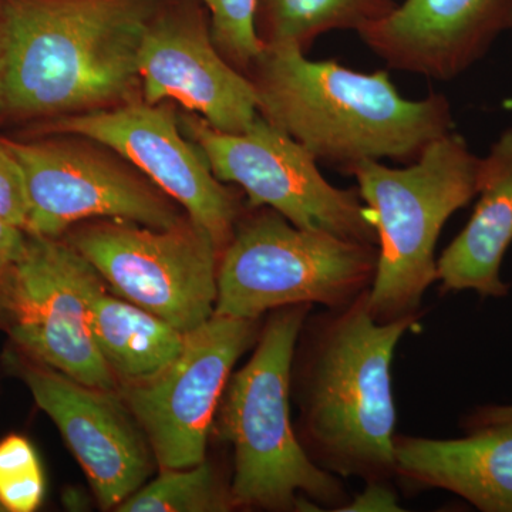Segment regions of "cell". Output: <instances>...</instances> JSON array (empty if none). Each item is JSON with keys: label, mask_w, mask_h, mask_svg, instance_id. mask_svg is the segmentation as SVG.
I'll list each match as a JSON object with an SVG mask.
<instances>
[{"label": "cell", "mask_w": 512, "mask_h": 512, "mask_svg": "<svg viewBox=\"0 0 512 512\" xmlns=\"http://www.w3.org/2000/svg\"><path fill=\"white\" fill-rule=\"evenodd\" d=\"M396 476L440 488L485 512H512V426L485 427L454 440L394 437Z\"/></svg>", "instance_id": "16"}, {"label": "cell", "mask_w": 512, "mask_h": 512, "mask_svg": "<svg viewBox=\"0 0 512 512\" xmlns=\"http://www.w3.org/2000/svg\"><path fill=\"white\" fill-rule=\"evenodd\" d=\"M312 305L275 309L251 359L229 377L215 414L218 436L234 447V507L340 511L342 481L305 453L291 420L293 352Z\"/></svg>", "instance_id": "4"}, {"label": "cell", "mask_w": 512, "mask_h": 512, "mask_svg": "<svg viewBox=\"0 0 512 512\" xmlns=\"http://www.w3.org/2000/svg\"><path fill=\"white\" fill-rule=\"evenodd\" d=\"M494 426H512V404L510 406L478 407L466 421L468 431Z\"/></svg>", "instance_id": "26"}, {"label": "cell", "mask_w": 512, "mask_h": 512, "mask_svg": "<svg viewBox=\"0 0 512 512\" xmlns=\"http://www.w3.org/2000/svg\"><path fill=\"white\" fill-rule=\"evenodd\" d=\"M480 168L481 158L450 131L409 167L366 160L345 171L355 177L377 231L379 259L367 299L377 322L420 313L424 293L437 281L441 229L477 197Z\"/></svg>", "instance_id": "5"}, {"label": "cell", "mask_w": 512, "mask_h": 512, "mask_svg": "<svg viewBox=\"0 0 512 512\" xmlns=\"http://www.w3.org/2000/svg\"><path fill=\"white\" fill-rule=\"evenodd\" d=\"M46 483L42 463L26 437L0 441V505L5 512H33L42 504Z\"/></svg>", "instance_id": "21"}, {"label": "cell", "mask_w": 512, "mask_h": 512, "mask_svg": "<svg viewBox=\"0 0 512 512\" xmlns=\"http://www.w3.org/2000/svg\"><path fill=\"white\" fill-rule=\"evenodd\" d=\"M210 15L211 35L221 55L239 72L249 67L262 52L256 33V0H201Z\"/></svg>", "instance_id": "22"}, {"label": "cell", "mask_w": 512, "mask_h": 512, "mask_svg": "<svg viewBox=\"0 0 512 512\" xmlns=\"http://www.w3.org/2000/svg\"><path fill=\"white\" fill-rule=\"evenodd\" d=\"M512 29V0H403L357 32L400 72L456 79Z\"/></svg>", "instance_id": "15"}, {"label": "cell", "mask_w": 512, "mask_h": 512, "mask_svg": "<svg viewBox=\"0 0 512 512\" xmlns=\"http://www.w3.org/2000/svg\"><path fill=\"white\" fill-rule=\"evenodd\" d=\"M477 195L470 221L437 261V281L444 292L501 298L510 289L500 269L512 242V128L481 158Z\"/></svg>", "instance_id": "17"}, {"label": "cell", "mask_w": 512, "mask_h": 512, "mask_svg": "<svg viewBox=\"0 0 512 512\" xmlns=\"http://www.w3.org/2000/svg\"><path fill=\"white\" fill-rule=\"evenodd\" d=\"M141 97L171 101L210 126L241 133L258 116L247 74L221 55L201 0H167L148 23L138 53Z\"/></svg>", "instance_id": "13"}, {"label": "cell", "mask_w": 512, "mask_h": 512, "mask_svg": "<svg viewBox=\"0 0 512 512\" xmlns=\"http://www.w3.org/2000/svg\"><path fill=\"white\" fill-rule=\"evenodd\" d=\"M103 282L66 239L28 234L25 251L0 281V308L10 338L35 362L116 392L92 332V302Z\"/></svg>", "instance_id": "10"}, {"label": "cell", "mask_w": 512, "mask_h": 512, "mask_svg": "<svg viewBox=\"0 0 512 512\" xmlns=\"http://www.w3.org/2000/svg\"><path fill=\"white\" fill-rule=\"evenodd\" d=\"M369 291L340 308L309 313L291 369L295 431L309 458L336 477L387 483L396 476L392 363L420 313L380 323Z\"/></svg>", "instance_id": "2"}, {"label": "cell", "mask_w": 512, "mask_h": 512, "mask_svg": "<svg viewBox=\"0 0 512 512\" xmlns=\"http://www.w3.org/2000/svg\"><path fill=\"white\" fill-rule=\"evenodd\" d=\"M22 377L62 433L101 507L116 510L147 483L156 457L123 397L39 362L23 366Z\"/></svg>", "instance_id": "14"}, {"label": "cell", "mask_w": 512, "mask_h": 512, "mask_svg": "<svg viewBox=\"0 0 512 512\" xmlns=\"http://www.w3.org/2000/svg\"><path fill=\"white\" fill-rule=\"evenodd\" d=\"M180 126L215 177L247 195L248 207L271 208L299 228L377 245L372 214L359 191L330 184L311 151L261 114L241 133L217 130L185 110Z\"/></svg>", "instance_id": "8"}, {"label": "cell", "mask_w": 512, "mask_h": 512, "mask_svg": "<svg viewBox=\"0 0 512 512\" xmlns=\"http://www.w3.org/2000/svg\"><path fill=\"white\" fill-rule=\"evenodd\" d=\"M340 511H403L397 495L387 483H367L365 491L356 495Z\"/></svg>", "instance_id": "24"}, {"label": "cell", "mask_w": 512, "mask_h": 512, "mask_svg": "<svg viewBox=\"0 0 512 512\" xmlns=\"http://www.w3.org/2000/svg\"><path fill=\"white\" fill-rule=\"evenodd\" d=\"M79 134L113 148L173 198L187 217L211 235L220 254L234 237L244 207L237 192L221 183L180 126L171 101L138 97L111 109L29 126V136Z\"/></svg>", "instance_id": "11"}, {"label": "cell", "mask_w": 512, "mask_h": 512, "mask_svg": "<svg viewBox=\"0 0 512 512\" xmlns=\"http://www.w3.org/2000/svg\"><path fill=\"white\" fill-rule=\"evenodd\" d=\"M0 512H5V510L2 508V505H0Z\"/></svg>", "instance_id": "27"}, {"label": "cell", "mask_w": 512, "mask_h": 512, "mask_svg": "<svg viewBox=\"0 0 512 512\" xmlns=\"http://www.w3.org/2000/svg\"><path fill=\"white\" fill-rule=\"evenodd\" d=\"M234 507L229 484L222 483L207 461L194 467L161 470L156 480L138 488L114 511L225 512Z\"/></svg>", "instance_id": "20"}, {"label": "cell", "mask_w": 512, "mask_h": 512, "mask_svg": "<svg viewBox=\"0 0 512 512\" xmlns=\"http://www.w3.org/2000/svg\"><path fill=\"white\" fill-rule=\"evenodd\" d=\"M397 0H256L255 26L264 47L308 53L333 30H356L382 19Z\"/></svg>", "instance_id": "19"}, {"label": "cell", "mask_w": 512, "mask_h": 512, "mask_svg": "<svg viewBox=\"0 0 512 512\" xmlns=\"http://www.w3.org/2000/svg\"><path fill=\"white\" fill-rule=\"evenodd\" d=\"M167 0H0V121L111 109L141 97L138 53Z\"/></svg>", "instance_id": "1"}, {"label": "cell", "mask_w": 512, "mask_h": 512, "mask_svg": "<svg viewBox=\"0 0 512 512\" xmlns=\"http://www.w3.org/2000/svg\"><path fill=\"white\" fill-rule=\"evenodd\" d=\"M92 332L100 355L126 386L163 373L184 349L187 333L136 303L100 289L92 302Z\"/></svg>", "instance_id": "18"}, {"label": "cell", "mask_w": 512, "mask_h": 512, "mask_svg": "<svg viewBox=\"0 0 512 512\" xmlns=\"http://www.w3.org/2000/svg\"><path fill=\"white\" fill-rule=\"evenodd\" d=\"M28 217L25 174L19 161L0 137V218L26 231Z\"/></svg>", "instance_id": "23"}, {"label": "cell", "mask_w": 512, "mask_h": 512, "mask_svg": "<svg viewBox=\"0 0 512 512\" xmlns=\"http://www.w3.org/2000/svg\"><path fill=\"white\" fill-rule=\"evenodd\" d=\"M28 232L0 218V281L25 251Z\"/></svg>", "instance_id": "25"}, {"label": "cell", "mask_w": 512, "mask_h": 512, "mask_svg": "<svg viewBox=\"0 0 512 512\" xmlns=\"http://www.w3.org/2000/svg\"><path fill=\"white\" fill-rule=\"evenodd\" d=\"M247 76L259 114L343 173L366 160L413 163L453 131L446 96L406 99L387 70L357 72L291 47H264Z\"/></svg>", "instance_id": "3"}, {"label": "cell", "mask_w": 512, "mask_h": 512, "mask_svg": "<svg viewBox=\"0 0 512 512\" xmlns=\"http://www.w3.org/2000/svg\"><path fill=\"white\" fill-rule=\"evenodd\" d=\"M66 241L104 282L146 311L190 333L215 313L220 251L190 218L170 228L94 220Z\"/></svg>", "instance_id": "9"}, {"label": "cell", "mask_w": 512, "mask_h": 512, "mask_svg": "<svg viewBox=\"0 0 512 512\" xmlns=\"http://www.w3.org/2000/svg\"><path fill=\"white\" fill-rule=\"evenodd\" d=\"M379 248L296 227L266 207L244 208L220 254L215 313L259 319L292 305H349L375 281Z\"/></svg>", "instance_id": "6"}, {"label": "cell", "mask_w": 512, "mask_h": 512, "mask_svg": "<svg viewBox=\"0 0 512 512\" xmlns=\"http://www.w3.org/2000/svg\"><path fill=\"white\" fill-rule=\"evenodd\" d=\"M25 174L26 232L63 238L80 222L116 220L151 228L183 221V208L113 148L79 134L2 137Z\"/></svg>", "instance_id": "7"}, {"label": "cell", "mask_w": 512, "mask_h": 512, "mask_svg": "<svg viewBox=\"0 0 512 512\" xmlns=\"http://www.w3.org/2000/svg\"><path fill=\"white\" fill-rule=\"evenodd\" d=\"M259 319L214 313L187 333L184 349L163 373L126 386L123 400L146 434L160 470L197 466L235 363L255 345Z\"/></svg>", "instance_id": "12"}]
</instances>
